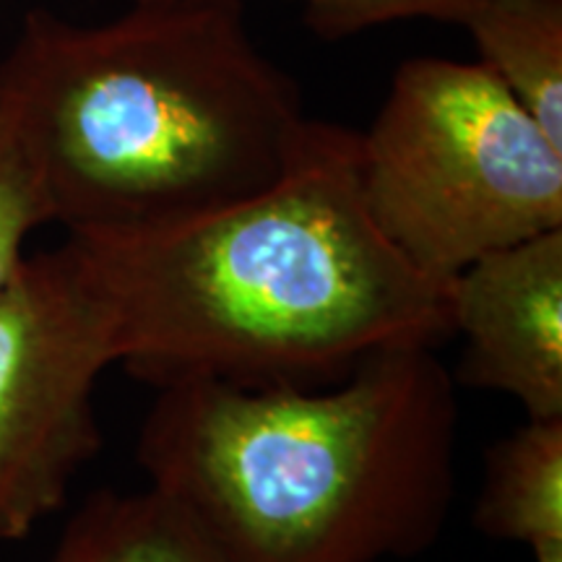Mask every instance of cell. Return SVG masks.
I'll list each match as a JSON object with an SVG mask.
<instances>
[{"label":"cell","instance_id":"obj_1","mask_svg":"<svg viewBox=\"0 0 562 562\" xmlns=\"http://www.w3.org/2000/svg\"><path fill=\"white\" fill-rule=\"evenodd\" d=\"M357 149V131L313 121L292 170L248 201L140 235H68L108 300L117 364L157 389H307L375 351L453 339L451 281L381 235Z\"/></svg>","mask_w":562,"mask_h":562},{"label":"cell","instance_id":"obj_2","mask_svg":"<svg viewBox=\"0 0 562 562\" xmlns=\"http://www.w3.org/2000/svg\"><path fill=\"white\" fill-rule=\"evenodd\" d=\"M0 70L68 235H140L248 201L313 128L245 0L131 3L97 26L37 9Z\"/></svg>","mask_w":562,"mask_h":562},{"label":"cell","instance_id":"obj_3","mask_svg":"<svg viewBox=\"0 0 562 562\" xmlns=\"http://www.w3.org/2000/svg\"><path fill=\"white\" fill-rule=\"evenodd\" d=\"M456 435L438 351L393 347L328 385H159L136 453L229 562H378L440 537Z\"/></svg>","mask_w":562,"mask_h":562},{"label":"cell","instance_id":"obj_4","mask_svg":"<svg viewBox=\"0 0 562 562\" xmlns=\"http://www.w3.org/2000/svg\"><path fill=\"white\" fill-rule=\"evenodd\" d=\"M357 178L385 240L446 284L562 229V146L482 60H404L360 133Z\"/></svg>","mask_w":562,"mask_h":562},{"label":"cell","instance_id":"obj_5","mask_svg":"<svg viewBox=\"0 0 562 562\" xmlns=\"http://www.w3.org/2000/svg\"><path fill=\"white\" fill-rule=\"evenodd\" d=\"M117 364L104 292L79 245L26 256L0 290V539L32 533L100 453L97 381Z\"/></svg>","mask_w":562,"mask_h":562},{"label":"cell","instance_id":"obj_6","mask_svg":"<svg viewBox=\"0 0 562 562\" xmlns=\"http://www.w3.org/2000/svg\"><path fill=\"white\" fill-rule=\"evenodd\" d=\"M459 381L562 419V229L476 258L451 279Z\"/></svg>","mask_w":562,"mask_h":562},{"label":"cell","instance_id":"obj_7","mask_svg":"<svg viewBox=\"0 0 562 562\" xmlns=\"http://www.w3.org/2000/svg\"><path fill=\"white\" fill-rule=\"evenodd\" d=\"M474 524L562 562V419H526L490 448Z\"/></svg>","mask_w":562,"mask_h":562},{"label":"cell","instance_id":"obj_8","mask_svg":"<svg viewBox=\"0 0 562 562\" xmlns=\"http://www.w3.org/2000/svg\"><path fill=\"white\" fill-rule=\"evenodd\" d=\"M53 562H229L165 492L102 490L70 518Z\"/></svg>","mask_w":562,"mask_h":562},{"label":"cell","instance_id":"obj_9","mask_svg":"<svg viewBox=\"0 0 562 562\" xmlns=\"http://www.w3.org/2000/svg\"><path fill=\"white\" fill-rule=\"evenodd\" d=\"M50 222V195L21 123L16 94L0 70V290L26 261V237Z\"/></svg>","mask_w":562,"mask_h":562},{"label":"cell","instance_id":"obj_10","mask_svg":"<svg viewBox=\"0 0 562 562\" xmlns=\"http://www.w3.org/2000/svg\"><path fill=\"white\" fill-rule=\"evenodd\" d=\"M131 3H170V0H131ZM297 3L307 26L323 40H347L378 26L402 21H438L463 26L480 0H290Z\"/></svg>","mask_w":562,"mask_h":562},{"label":"cell","instance_id":"obj_11","mask_svg":"<svg viewBox=\"0 0 562 562\" xmlns=\"http://www.w3.org/2000/svg\"><path fill=\"white\" fill-rule=\"evenodd\" d=\"M513 3L537 5V9H552V11H562V0H513Z\"/></svg>","mask_w":562,"mask_h":562}]
</instances>
